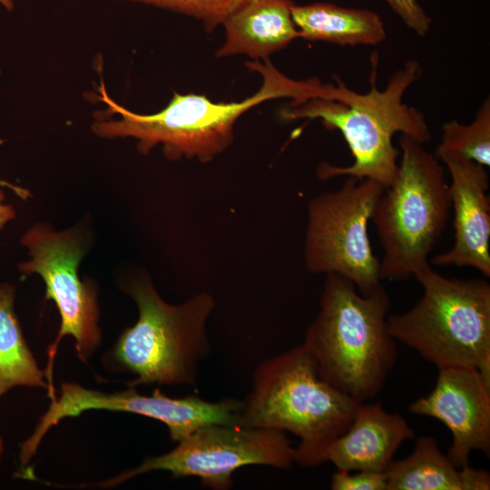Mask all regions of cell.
Listing matches in <instances>:
<instances>
[{
	"label": "cell",
	"mask_w": 490,
	"mask_h": 490,
	"mask_svg": "<svg viewBox=\"0 0 490 490\" xmlns=\"http://www.w3.org/2000/svg\"><path fill=\"white\" fill-rule=\"evenodd\" d=\"M184 14L202 22L212 32L248 0H124Z\"/></svg>",
	"instance_id": "cell-20"
},
{
	"label": "cell",
	"mask_w": 490,
	"mask_h": 490,
	"mask_svg": "<svg viewBox=\"0 0 490 490\" xmlns=\"http://www.w3.org/2000/svg\"><path fill=\"white\" fill-rule=\"evenodd\" d=\"M333 490H387L385 473L357 471L355 474L338 470L332 475Z\"/></svg>",
	"instance_id": "cell-21"
},
{
	"label": "cell",
	"mask_w": 490,
	"mask_h": 490,
	"mask_svg": "<svg viewBox=\"0 0 490 490\" xmlns=\"http://www.w3.org/2000/svg\"><path fill=\"white\" fill-rule=\"evenodd\" d=\"M291 0H248L224 22V44L217 56L246 54L256 60L288 46L299 37Z\"/></svg>",
	"instance_id": "cell-15"
},
{
	"label": "cell",
	"mask_w": 490,
	"mask_h": 490,
	"mask_svg": "<svg viewBox=\"0 0 490 490\" xmlns=\"http://www.w3.org/2000/svg\"><path fill=\"white\" fill-rule=\"evenodd\" d=\"M263 61L248 64L262 75L263 83L253 95L240 102L213 103L204 95L174 93L165 108L152 114L136 113L118 104L109 97L102 82L99 100L107 105L103 113L118 118L96 113L92 131L101 138H134L142 154L162 145L170 160L185 157L205 162L230 145L238 118L265 101L291 98V105L296 106L311 99L335 98L333 84H323L317 78L293 80L276 69L269 58Z\"/></svg>",
	"instance_id": "cell-1"
},
{
	"label": "cell",
	"mask_w": 490,
	"mask_h": 490,
	"mask_svg": "<svg viewBox=\"0 0 490 490\" xmlns=\"http://www.w3.org/2000/svg\"><path fill=\"white\" fill-rule=\"evenodd\" d=\"M360 403L323 380L303 345L263 361L242 402L240 426L289 431L299 437L295 462H324L327 446L351 425Z\"/></svg>",
	"instance_id": "cell-4"
},
{
	"label": "cell",
	"mask_w": 490,
	"mask_h": 490,
	"mask_svg": "<svg viewBox=\"0 0 490 490\" xmlns=\"http://www.w3.org/2000/svg\"><path fill=\"white\" fill-rule=\"evenodd\" d=\"M446 166L455 240L446 252L431 262L440 266L470 267L490 277V200L485 167L458 155L440 159Z\"/></svg>",
	"instance_id": "cell-13"
},
{
	"label": "cell",
	"mask_w": 490,
	"mask_h": 490,
	"mask_svg": "<svg viewBox=\"0 0 490 490\" xmlns=\"http://www.w3.org/2000/svg\"><path fill=\"white\" fill-rule=\"evenodd\" d=\"M413 438L400 414L387 412L380 401L360 403L349 427L325 449L324 462L347 472L384 473L402 443Z\"/></svg>",
	"instance_id": "cell-14"
},
{
	"label": "cell",
	"mask_w": 490,
	"mask_h": 490,
	"mask_svg": "<svg viewBox=\"0 0 490 490\" xmlns=\"http://www.w3.org/2000/svg\"><path fill=\"white\" fill-rule=\"evenodd\" d=\"M462 490L490 489V475L487 471L477 470L469 465L459 468Z\"/></svg>",
	"instance_id": "cell-23"
},
{
	"label": "cell",
	"mask_w": 490,
	"mask_h": 490,
	"mask_svg": "<svg viewBox=\"0 0 490 490\" xmlns=\"http://www.w3.org/2000/svg\"><path fill=\"white\" fill-rule=\"evenodd\" d=\"M423 144L400 135L396 179L384 189L371 218L383 250L381 279L405 280L429 264L448 220L451 200L445 170Z\"/></svg>",
	"instance_id": "cell-6"
},
{
	"label": "cell",
	"mask_w": 490,
	"mask_h": 490,
	"mask_svg": "<svg viewBox=\"0 0 490 490\" xmlns=\"http://www.w3.org/2000/svg\"><path fill=\"white\" fill-rule=\"evenodd\" d=\"M389 303L382 285L362 295L348 279L328 273L320 310L302 344L319 377L359 403L379 393L396 362Z\"/></svg>",
	"instance_id": "cell-2"
},
{
	"label": "cell",
	"mask_w": 490,
	"mask_h": 490,
	"mask_svg": "<svg viewBox=\"0 0 490 490\" xmlns=\"http://www.w3.org/2000/svg\"><path fill=\"white\" fill-rule=\"evenodd\" d=\"M440 160L446 155H458L483 166L490 165V100L486 99L469 124L456 120L442 126L441 141L434 153Z\"/></svg>",
	"instance_id": "cell-19"
},
{
	"label": "cell",
	"mask_w": 490,
	"mask_h": 490,
	"mask_svg": "<svg viewBox=\"0 0 490 490\" xmlns=\"http://www.w3.org/2000/svg\"><path fill=\"white\" fill-rule=\"evenodd\" d=\"M414 278L423 295L408 311L387 317L390 335L438 369L476 368L490 385L489 282L446 278L430 264Z\"/></svg>",
	"instance_id": "cell-5"
},
{
	"label": "cell",
	"mask_w": 490,
	"mask_h": 490,
	"mask_svg": "<svg viewBox=\"0 0 490 490\" xmlns=\"http://www.w3.org/2000/svg\"><path fill=\"white\" fill-rule=\"evenodd\" d=\"M0 187L1 188H6V189L12 191L15 195H16L17 197H19L22 200H26L27 198H29L31 196V193L29 192L28 190H26V189H24L23 187L17 186L15 184H13V183L5 181V180L0 179Z\"/></svg>",
	"instance_id": "cell-25"
},
{
	"label": "cell",
	"mask_w": 490,
	"mask_h": 490,
	"mask_svg": "<svg viewBox=\"0 0 490 490\" xmlns=\"http://www.w3.org/2000/svg\"><path fill=\"white\" fill-rule=\"evenodd\" d=\"M126 291L138 306L139 318L121 334L110 358L121 371L135 376L129 387L196 386L199 364L211 349L206 321L214 299L201 293L172 305L146 279L132 281Z\"/></svg>",
	"instance_id": "cell-7"
},
{
	"label": "cell",
	"mask_w": 490,
	"mask_h": 490,
	"mask_svg": "<svg viewBox=\"0 0 490 490\" xmlns=\"http://www.w3.org/2000/svg\"><path fill=\"white\" fill-rule=\"evenodd\" d=\"M15 1L16 0H0V4L8 11H13L15 8Z\"/></svg>",
	"instance_id": "cell-26"
},
{
	"label": "cell",
	"mask_w": 490,
	"mask_h": 490,
	"mask_svg": "<svg viewBox=\"0 0 490 490\" xmlns=\"http://www.w3.org/2000/svg\"><path fill=\"white\" fill-rule=\"evenodd\" d=\"M15 217V211L11 204L5 202V192L0 187V231Z\"/></svg>",
	"instance_id": "cell-24"
},
{
	"label": "cell",
	"mask_w": 490,
	"mask_h": 490,
	"mask_svg": "<svg viewBox=\"0 0 490 490\" xmlns=\"http://www.w3.org/2000/svg\"><path fill=\"white\" fill-rule=\"evenodd\" d=\"M405 24L420 36L429 31L431 19L416 0H386Z\"/></svg>",
	"instance_id": "cell-22"
},
{
	"label": "cell",
	"mask_w": 490,
	"mask_h": 490,
	"mask_svg": "<svg viewBox=\"0 0 490 490\" xmlns=\"http://www.w3.org/2000/svg\"><path fill=\"white\" fill-rule=\"evenodd\" d=\"M294 462L295 448L284 431L211 425L197 429L170 452L150 456L139 466L97 485L113 487L136 475L162 470L173 478L196 476L204 486L226 490L231 487L232 475L242 466L289 468Z\"/></svg>",
	"instance_id": "cell-10"
},
{
	"label": "cell",
	"mask_w": 490,
	"mask_h": 490,
	"mask_svg": "<svg viewBox=\"0 0 490 490\" xmlns=\"http://www.w3.org/2000/svg\"><path fill=\"white\" fill-rule=\"evenodd\" d=\"M431 393L409 406L415 415L444 423L453 436L447 457L461 468L469 464L472 451L490 454V385L476 368L438 369Z\"/></svg>",
	"instance_id": "cell-12"
},
{
	"label": "cell",
	"mask_w": 490,
	"mask_h": 490,
	"mask_svg": "<svg viewBox=\"0 0 490 490\" xmlns=\"http://www.w3.org/2000/svg\"><path fill=\"white\" fill-rule=\"evenodd\" d=\"M15 287L0 284V397L15 387H43L49 391L21 329L14 309Z\"/></svg>",
	"instance_id": "cell-17"
},
{
	"label": "cell",
	"mask_w": 490,
	"mask_h": 490,
	"mask_svg": "<svg viewBox=\"0 0 490 490\" xmlns=\"http://www.w3.org/2000/svg\"><path fill=\"white\" fill-rule=\"evenodd\" d=\"M292 19L299 37L339 45H375L385 41L386 30L376 13L339 7L329 3L293 5Z\"/></svg>",
	"instance_id": "cell-16"
},
{
	"label": "cell",
	"mask_w": 490,
	"mask_h": 490,
	"mask_svg": "<svg viewBox=\"0 0 490 490\" xmlns=\"http://www.w3.org/2000/svg\"><path fill=\"white\" fill-rule=\"evenodd\" d=\"M371 87L367 93H355L346 84L341 102L311 99L283 112L289 120L320 119L326 128L338 130L354 158L348 166L321 163L317 171L321 180L348 176L371 179L384 189L396 179L398 150L393 145L395 133L409 135L425 143L431 139L422 113L403 103L406 91L421 76V65L408 60L379 90L376 85L377 56L371 58Z\"/></svg>",
	"instance_id": "cell-3"
},
{
	"label": "cell",
	"mask_w": 490,
	"mask_h": 490,
	"mask_svg": "<svg viewBox=\"0 0 490 490\" xmlns=\"http://www.w3.org/2000/svg\"><path fill=\"white\" fill-rule=\"evenodd\" d=\"M103 409L144 416L165 424L173 442H180L199 428L211 425H239L242 402L233 398L210 402L195 395L170 397L160 388L152 396L139 394L135 387L114 393L64 383L60 396L51 401L31 436L21 445L19 459L27 463L35 454L49 429L65 417L86 410Z\"/></svg>",
	"instance_id": "cell-11"
},
{
	"label": "cell",
	"mask_w": 490,
	"mask_h": 490,
	"mask_svg": "<svg viewBox=\"0 0 490 490\" xmlns=\"http://www.w3.org/2000/svg\"><path fill=\"white\" fill-rule=\"evenodd\" d=\"M384 473L387 490H462L459 468L431 436H419L412 454L393 460Z\"/></svg>",
	"instance_id": "cell-18"
},
{
	"label": "cell",
	"mask_w": 490,
	"mask_h": 490,
	"mask_svg": "<svg viewBox=\"0 0 490 490\" xmlns=\"http://www.w3.org/2000/svg\"><path fill=\"white\" fill-rule=\"evenodd\" d=\"M3 453H4V443H3L2 437L0 436V461H1V458H2Z\"/></svg>",
	"instance_id": "cell-27"
},
{
	"label": "cell",
	"mask_w": 490,
	"mask_h": 490,
	"mask_svg": "<svg viewBox=\"0 0 490 490\" xmlns=\"http://www.w3.org/2000/svg\"><path fill=\"white\" fill-rule=\"evenodd\" d=\"M384 188L371 179L348 177L342 187L310 201L304 261L312 273H335L351 280L362 295L380 284L379 260L368 223Z\"/></svg>",
	"instance_id": "cell-8"
},
{
	"label": "cell",
	"mask_w": 490,
	"mask_h": 490,
	"mask_svg": "<svg viewBox=\"0 0 490 490\" xmlns=\"http://www.w3.org/2000/svg\"><path fill=\"white\" fill-rule=\"evenodd\" d=\"M20 242L27 248L29 260L19 264V270L24 276L35 273L42 277L45 299L54 301L61 317L57 337L47 349L44 371L48 396L54 400L57 397L53 383L54 361L63 338H74L77 356L83 363L101 344L97 289L93 282L79 278L84 245L76 230L56 231L47 223H36L24 232Z\"/></svg>",
	"instance_id": "cell-9"
}]
</instances>
